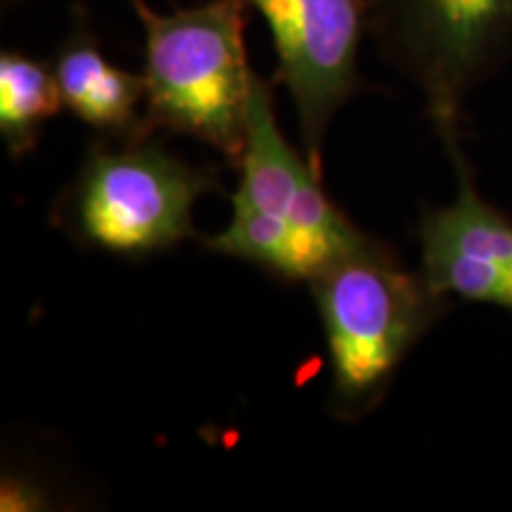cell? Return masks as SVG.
I'll list each match as a JSON object with an SVG mask.
<instances>
[{"label":"cell","instance_id":"3","mask_svg":"<svg viewBox=\"0 0 512 512\" xmlns=\"http://www.w3.org/2000/svg\"><path fill=\"white\" fill-rule=\"evenodd\" d=\"M145 34V126L190 136L238 166L259 74L247 57V0L157 12L128 0Z\"/></svg>","mask_w":512,"mask_h":512},{"label":"cell","instance_id":"5","mask_svg":"<svg viewBox=\"0 0 512 512\" xmlns=\"http://www.w3.org/2000/svg\"><path fill=\"white\" fill-rule=\"evenodd\" d=\"M368 34L422 93L434 128L460 124L467 95L512 48V0H370Z\"/></svg>","mask_w":512,"mask_h":512},{"label":"cell","instance_id":"9","mask_svg":"<svg viewBox=\"0 0 512 512\" xmlns=\"http://www.w3.org/2000/svg\"><path fill=\"white\" fill-rule=\"evenodd\" d=\"M64 107L55 69L19 50L0 53V136L10 157L36 150L43 126Z\"/></svg>","mask_w":512,"mask_h":512},{"label":"cell","instance_id":"8","mask_svg":"<svg viewBox=\"0 0 512 512\" xmlns=\"http://www.w3.org/2000/svg\"><path fill=\"white\" fill-rule=\"evenodd\" d=\"M53 69L64 107L100 136L121 138L147 131L145 112H140V107L145 110V76L107 60L86 19L74 24L57 50Z\"/></svg>","mask_w":512,"mask_h":512},{"label":"cell","instance_id":"1","mask_svg":"<svg viewBox=\"0 0 512 512\" xmlns=\"http://www.w3.org/2000/svg\"><path fill=\"white\" fill-rule=\"evenodd\" d=\"M330 361L328 411L342 422L382 406L401 363L451 309V299L368 235L309 283Z\"/></svg>","mask_w":512,"mask_h":512},{"label":"cell","instance_id":"4","mask_svg":"<svg viewBox=\"0 0 512 512\" xmlns=\"http://www.w3.org/2000/svg\"><path fill=\"white\" fill-rule=\"evenodd\" d=\"M157 136L95 140L50 209V223L81 249L121 259H145L200 238L192 209L223 190L219 171L188 164Z\"/></svg>","mask_w":512,"mask_h":512},{"label":"cell","instance_id":"6","mask_svg":"<svg viewBox=\"0 0 512 512\" xmlns=\"http://www.w3.org/2000/svg\"><path fill=\"white\" fill-rule=\"evenodd\" d=\"M259 12L278 57L273 83L297 107L304 155L323 176V145L332 119L366 91L358 53L368 31L370 0H247Z\"/></svg>","mask_w":512,"mask_h":512},{"label":"cell","instance_id":"10","mask_svg":"<svg viewBox=\"0 0 512 512\" xmlns=\"http://www.w3.org/2000/svg\"><path fill=\"white\" fill-rule=\"evenodd\" d=\"M22 3H31V0H0V5H3L5 12L19 8V5H22Z\"/></svg>","mask_w":512,"mask_h":512},{"label":"cell","instance_id":"7","mask_svg":"<svg viewBox=\"0 0 512 512\" xmlns=\"http://www.w3.org/2000/svg\"><path fill=\"white\" fill-rule=\"evenodd\" d=\"M456 171V200L420 216V273L444 297L491 304L512 316V219L479 195L460 124L437 128Z\"/></svg>","mask_w":512,"mask_h":512},{"label":"cell","instance_id":"2","mask_svg":"<svg viewBox=\"0 0 512 512\" xmlns=\"http://www.w3.org/2000/svg\"><path fill=\"white\" fill-rule=\"evenodd\" d=\"M273 88L264 76L256 79L240 185L230 197L233 221L197 242L204 252L247 261L283 283H311L368 233L325 195L323 176L285 138Z\"/></svg>","mask_w":512,"mask_h":512}]
</instances>
